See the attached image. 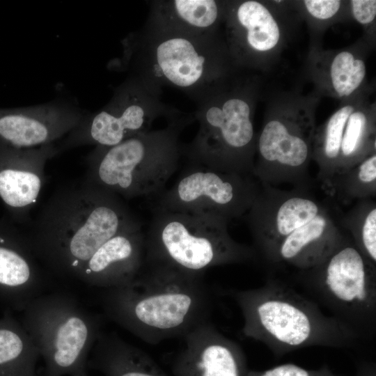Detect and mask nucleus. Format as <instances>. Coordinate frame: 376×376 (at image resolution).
Listing matches in <instances>:
<instances>
[{"label":"nucleus","mask_w":376,"mask_h":376,"mask_svg":"<svg viewBox=\"0 0 376 376\" xmlns=\"http://www.w3.org/2000/svg\"><path fill=\"white\" fill-rule=\"evenodd\" d=\"M318 376H334L333 373L326 367L319 370Z\"/></svg>","instance_id":"nucleus-31"},{"label":"nucleus","mask_w":376,"mask_h":376,"mask_svg":"<svg viewBox=\"0 0 376 376\" xmlns=\"http://www.w3.org/2000/svg\"><path fill=\"white\" fill-rule=\"evenodd\" d=\"M156 31L142 56L151 79L187 91L207 86L210 93L227 78L233 63L226 44L214 40L212 33Z\"/></svg>","instance_id":"nucleus-10"},{"label":"nucleus","mask_w":376,"mask_h":376,"mask_svg":"<svg viewBox=\"0 0 376 376\" xmlns=\"http://www.w3.org/2000/svg\"><path fill=\"white\" fill-rule=\"evenodd\" d=\"M86 367L104 376H168L142 350L115 333H102L94 344Z\"/></svg>","instance_id":"nucleus-23"},{"label":"nucleus","mask_w":376,"mask_h":376,"mask_svg":"<svg viewBox=\"0 0 376 376\" xmlns=\"http://www.w3.org/2000/svg\"><path fill=\"white\" fill-rule=\"evenodd\" d=\"M183 339L185 346L171 364L174 376H246L242 348L210 320L197 325Z\"/></svg>","instance_id":"nucleus-18"},{"label":"nucleus","mask_w":376,"mask_h":376,"mask_svg":"<svg viewBox=\"0 0 376 376\" xmlns=\"http://www.w3.org/2000/svg\"><path fill=\"white\" fill-rule=\"evenodd\" d=\"M26 235L0 229V300L10 308L23 311L42 295L46 284Z\"/></svg>","instance_id":"nucleus-20"},{"label":"nucleus","mask_w":376,"mask_h":376,"mask_svg":"<svg viewBox=\"0 0 376 376\" xmlns=\"http://www.w3.org/2000/svg\"><path fill=\"white\" fill-rule=\"evenodd\" d=\"M102 302L110 320L151 345L183 338L212 307L204 274L145 261L129 284L104 289Z\"/></svg>","instance_id":"nucleus-2"},{"label":"nucleus","mask_w":376,"mask_h":376,"mask_svg":"<svg viewBox=\"0 0 376 376\" xmlns=\"http://www.w3.org/2000/svg\"><path fill=\"white\" fill-rule=\"evenodd\" d=\"M373 47L363 37L337 49H324L321 41H311L306 74L313 91L340 102L373 89L367 79V57Z\"/></svg>","instance_id":"nucleus-16"},{"label":"nucleus","mask_w":376,"mask_h":376,"mask_svg":"<svg viewBox=\"0 0 376 376\" xmlns=\"http://www.w3.org/2000/svg\"><path fill=\"white\" fill-rule=\"evenodd\" d=\"M228 221L207 215L155 209L145 235V260L193 274L253 260V247L230 235Z\"/></svg>","instance_id":"nucleus-6"},{"label":"nucleus","mask_w":376,"mask_h":376,"mask_svg":"<svg viewBox=\"0 0 376 376\" xmlns=\"http://www.w3.org/2000/svg\"><path fill=\"white\" fill-rule=\"evenodd\" d=\"M226 81L206 96V103L197 114L199 130L187 155L192 164L253 175L258 85L255 81L230 84Z\"/></svg>","instance_id":"nucleus-4"},{"label":"nucleus","mask_w":376,"mask_h":376,"mask_svg":"<svg viewBox=\"0 0 376 376\" xmlns=\"http://www.w3.org/2000/svg\"><path fill=\"white\" fill-rule=\"evenodd\" d=\"M324 191L343 204L376 195V152L335 175Z\"/></svg>","instance_id":"nucleus-26"},{"label":"nucleus","mask_w":376,"mask_h":376,"mask_svg":"<svg viewBox=\"0 0 376 376\" xmlns=\"http://www.w3.org/2000/svg\"><path fill=\"white\" fill-rule=\"evenodd\" d=\"M301 19L306 21L311 32V41H320L330 26L352 19L349 1L341 0H304L292 1Z\"/></svg>","instance_id":"nucleus-28"},{"label":"nucleus","mask_w":376,"mask_h":376,"mask_svg":"<svg viewBox=\"0 0 376 376\" xmlns=\"http://www.w3.org/2000/svg\"><path fill=\"white\" fill-rule=\"evenodd\" d=\"M327 208L307 187L287 191L260 182L258 195L246 212L256 255L265 260L283 239Z\"/></svg>","instance_id":"nucleus-15"},{"label":"nucleus","mask_w":376,"mask_h":376,"mask_svg":"<svg viewBox=\"0 0 376 376\" xmlns=\"http://www.w3.org/2000/svg\"><path fill=\"white\" fill-rule=\"evenodd\" d=\"M58 153L54 143L26 149L0 146V198L18 217L26 218L37 203L46 163Z\"/></svg>","instance_id":"nucleus-19"},{"label":"nucleus","mask_w":376,"mask_h":376,"mask_svg":"<svg viewBox=\"0 0 376 376\" xmlns=\"http://www.w3.org/2000/svg\"><path fill=\"white\" fill-rule=\"evenodd\" d=\"M320 98L314 91H292L270 99L257 134L253 175L260 182L311 185L308 166Z\"/></svg>","instance_id":"nucleus-5"},{"label":"nucleus","mask_w":376,"mask_h":376,"mask_svg":"<svg viewBox=\"0 0 376 376\" xmlns=\"http://www.w3.org/2000/svg\"><path fill=\"white\" fill-rule=\"evenodd\" d=\"M178 127L173 123L113 146H95L86 157L84 180L120 198L159 194L178 168Z\"/></svg>","instance_id":"nucleus-7"},{"label":"nucleus","mask_w":376,"mask_h":376,"mask_svg":"<svg viewBox=\"0 0 376 376\" xmlns=\"http://www.w3.org/2000/svg\"><path fill=\"white\" fill-rule=\"evenodd\" d=\"M305 295L352 330L361 341L376 338V265L348 238L318 265L297 270Z\"/></svg>","instance_id":"nucleus-8"},{"label":"nucleus","mask_w":376,"mask_h":376,"mask_svg":"<svg viewBox=\"0 0 376 376\" xmlns=\"http://www.w3.org/2000/svg\"><path fill=\"white\" fill-rule=\"evenodd\" d=\"M35 376H38V375H36Z\"/></svg>","instance_id":"nucleus-33"},{"label":"nucleus","mask_w":376,"mask_h":376,"mask_svg":"<svg viewBox=\"0 0 376 376\" xmlns=\"http://www.w3.org/2000/svg\"><path fill=\"white\" fill-rule=\"evenodd\" d=\"M340 228L351 235L361 253L376 265V204L370 198L358 201L338 221Z\"/></svg>","instance_id":"nucleus-27"},{"label":"nucleus","mask_w":376,"mask_h":376,"mask_svg":"<svg viewBox=\"0 0 376 376\" xmlns=\"http://www.w3.org/2000/svg\"><path fill=\"white\" fill-rule=\"evenodd\" d=\"M145 260V235L141 226L124 230L107 240L85 263L77 279L104 289L129 284Z\"/></svg>","instance_id":"nucleus-21"},{"label":"nucleus","mask_w":376,"mask_h":376,"mask_svg":"<svg viewBox=\"0 0 376 376\" xmlns=\"http://www.w3.org/2000/svg\"><path fill=\"white\" fill-rule=\"evenodd\" d=\"M84 113L63 101L0 110V146L26 149L54 143L66 136Z\"/></svg>","instance_id":"nucleus-17"},{"label":"nucleus","mask_w":376,"mask_h":376,"mask_svg":"<svg viewBox=\"0 0 376 376\" xmlns=\"http://www.w3.org/2000/svg\"><path fill=\"white\" fill-rule=\"evenodd\" d=\"M240 307L242 334L276 357L309 347L352 348L362 341L341 322L324 314L311 299L279 279L248 290H227Z\"/></svg>","instance_id":"nucleus-3"},{"label":"nucleus","mask_w":376,"mask_h":376,"mask_svg":"<svg viewBox=\"0 0 376 376\" xmlns=\"http://www.w3.org/2000/svg\"><path fill=\"white\" fill-rule=\"evenodd\" d=\"M72 376H88V375L86 374V369H83L76 372Z\"/></svg>","instance_id":"nucleus-32"},{"label":"nucleus","mask_w":376,"mask_h":376,"mask_svg":"<svg viewBox=\"0 0 376 376\" xmlns=\"http://www.w3.org/2000/svg\"><path fill=\"white\" fill-rule=\"evenodd\" d=\"M260 185L251 175L192 164L159 196L155 209L219 217L228 222L246 213Z\"/></svg>","instance_id":"nucleus-13"},{"label":"nucleus","mask_w":376,"mask_h":376,"mask_svg":"<svg viewBox=\"0 0 376 376\" xmlns=\"http://www.w3.org/2000/svg\"><path fill=\"white\" fill-rule=\"evenodd\" d=\"M102 316L64 292L42 294L22 311V324L42 357L46 376L72 375L86 369L102 333Z\"/></svg>","instance_id":"nucleus-9"},{"label":"nucleus","mask_w":376,"mask_h":376,"mask_svg":"<svg viewBox=\"0 0 376 376\" xmlns=\"http://www.w3.org/2000/svg\"><path fill=\"white\" fill-rule=\"evenodd\" d=\"M373 89L344 102L316 127L312 160L324 191L333 177L376 152V104Z\"/></svg>","instance_id":"nucleus-12"},{"label":"nucleus","mask_w":376,"mask_h":376,"mask_svg":"<svg viewBox=\"0 0 376 376\" xmlns=\"http://www.w3.org/2000/svg\"><path fill=\"white\" fill-rule=\"evenodd\" d=\"M225 3L214 0L161 2L155 10L157 28L189 33H212L223 19Z\"/></svg>","instance_id":"nucleus-24"},{"label":"nucleus","mask_w":376,"mask_h":376,"mask_svg":"<svg viewBox=\"0 0 376 376\" xmlns=\"http://www.w3.org/2000/svg\"><path fill=\"white\" fill-rule=\"evenodd\" d=\"M349 1L350 13L352 19L355 20L363 29V38L369 44L375 47V0H350Z\"/></svg>","instance_id":"nucleus-29"},{"label":"nucleus","mask_w":376,"mask_h":376,"mask_svg":"<svg viewBox=\"0 0 376 376\" xmlns=\"http://www.w3.org/2000/svg\"><path fill=\"white\" fill-rule=\"evenodd\" d=\"M140 226L119 196L84 180L58 189L26 236L37 258L49 269L77 279L107 240Z\"/></svg>","instance_id":"nucleus-1"},{"label":"nucleus","mask_w":376,"mask_h":376,"mask_svg":"<svg viewBox=\"0 0 376 376\" xmlns=\"http://www.w3.org/2000/svg\"><path fill=\"white\" fill-rule=\"evenodd\" d=\"M159 110L155 97L148 91V84L140 79H132L122 84L102 109L84 114L57 148L61 152L86 145L115 146L148 131Z\"/></svg>","instance_id":"nucleus-14"},{"label":"nucleus","mask_w":376,"mask_h":376,"mask_svg":"<svg viewBox=\"0 0 376 376\" xmlns=\"http://www.w3.org/2000/svg\"><path fill=\"white\" fill-rule=\"evenodd\" d=\"M38 348L9 311L0 318V376H35Z\"/></svg>","instance_id":"nucleus-25"},{"label":"nucleus","mask_w":376,"mask_h":376,"mask_svg":"<svg viewBox=\"0 0 376 376\" xmlns=\"http://www.w3.org/2000/svg\"><path fill=\"white\" fill-rule=\"evenodd\" d=\"M341 228L327 208L283 239L265 261L297 270L313 267L349 238Z\"/></svg>","instance_id":"nucleus-22"},{"label":"nucleus","mask_w":376,"mask_h":376,"mask_svg":"<svg viewBox=\"0 0 376 376\" xmlns=\"http://www.w3.org/2000/svg\"><path fill=\"white\" fill-rule=\"evenodd\" d=\"M292 1L243 0L225 3L226 46L233 63L267 70L278 60L295 22Z\"/></svg>","instance_id":"nucleus-11"},{"label":"nucleus","mask_w":376,"mask_h":376,"mask_svg":"<svg viewBox=\"0 0 376 376\" xmlns=\"http://www.w3.org/2000/svg\"><path fill=\"white\" fill-rule=\"evenodd\" d=\"M318 370H310L293 363H285L258 371L249 370L246 376H318Z\"/></svg>","instance_id":"nucleus-30"}]
</instances>
